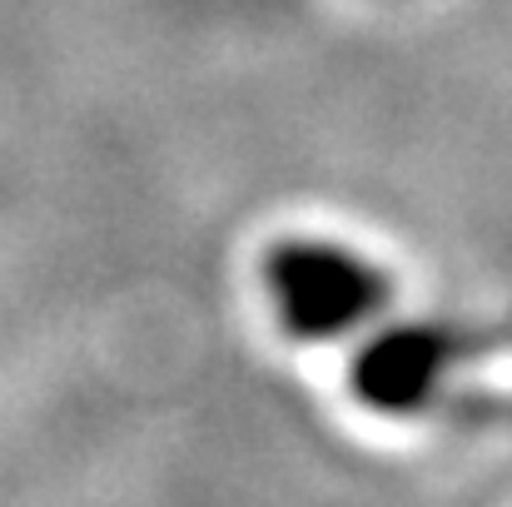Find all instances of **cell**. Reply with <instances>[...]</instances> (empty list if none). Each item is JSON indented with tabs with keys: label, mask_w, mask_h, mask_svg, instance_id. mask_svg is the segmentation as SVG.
Instances as JSON below:
<instances>
[{
	"label": "cell",
	"mask_w": 512,
	"mask_h": 507,
	"mask_svg": "<svg viewBox=\"0 0 512 507\" xmlns=\"http://www.w3.org/2000/svg\"><path fill=\"white\" fill-rule=\"evenodd\" d=\"M264 304L294 343L363 338L393 309V274L353 239L284 234L259 264Z\"/></svg>",
	"instance_id": "1"
},
{
	"label": "cell",
	"mask_w": 512,
	"mask_h": 507,
	"mask_svg": "<svg viewBox=\"0 0 512 507\" xmlns=\"http://www.w3.org/2000/svg\"><path fill=\"white\" fill-rule=\"evenodd\" d=\"M463 363V338L438 324L368 329L353 358V393L383 418H418L433 408L453 368Z\"/></svg>",
	"instance_id": "2"
}]
</instances>
